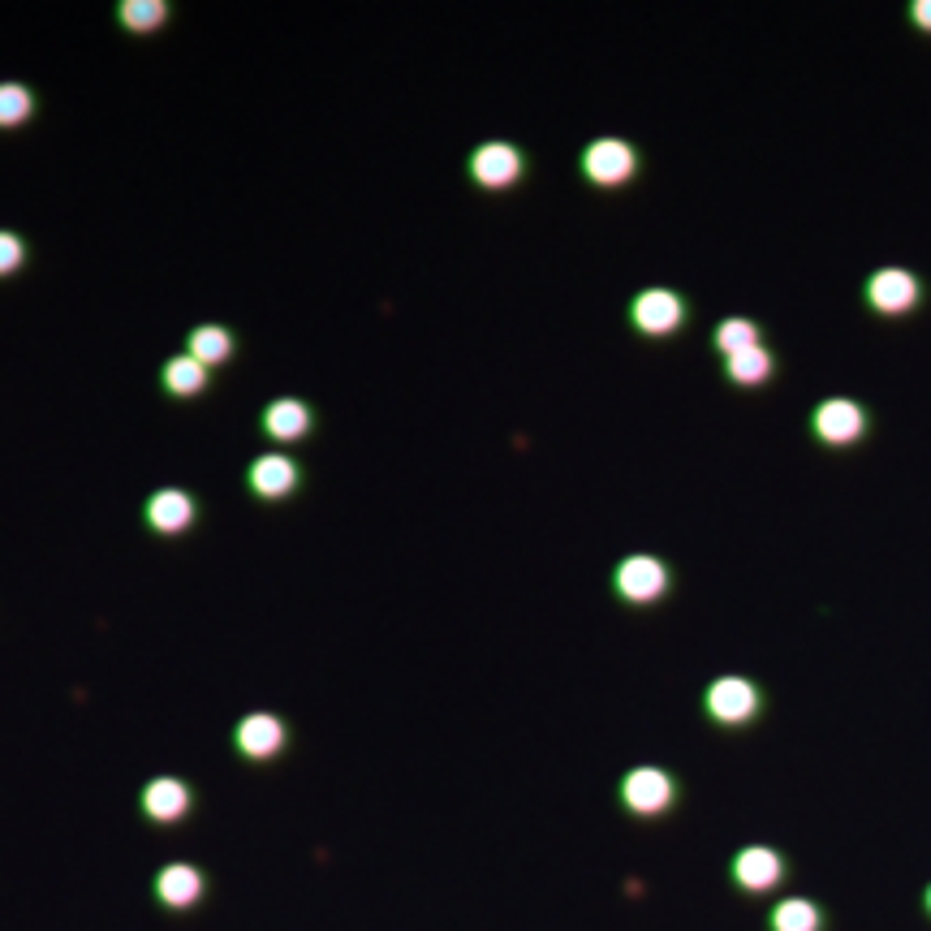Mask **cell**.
<instances>
[{"instance_id": "603a6c76", "label": "cell", "mask_w": 931, "mask_h": 931, "mask_svg": "<svg viewBox=\"0 0 931 931\" xmlns=\"http://www.w3.org/2000/svg\"><path fill=\"white\" fill-rule=\"evenodd\" d=\"M22 259H26L22 238H13V233H0V276L18 272V267H22Z\"/></svg>"}, {"instance_id": "6da1fadb", "label": "cell", "mask_w": 931, "mask_h": 931, "mask_svg": "<svg viewBox=\"0 0 931 931\" xmlns=\"http://www.w3.org/2000/svg\"><path fill=\"white\" fill-rule=\"evenodd\" d=\"M672 798H677V785L665 768H629L621 780V802L634 815H660L672 807Z\"/></svg>"}, {"instance_id": "5b68a950", "label": "cell", "mask_w": 931, "mask_h": 931, "mask_svg": "<svg viewBox=\"0 0 931 931\" xmlns=\"http://www.w3.org/2000/svg\"><path fill=\"white\" fill-rule=\"evenodd\" d=\"M629 319L647 337H669V332L681 328V319H686V303L672 289H643L634 298V307H629Z\"/></svg>"}, {"instance_id": "7c38bea8", "label": "cell", "mask_w": 931, "mask_h": 931, "mask_svg": "<svg viewBox=\"0 0 931 931\" xmlns=\"http://www.w3.org/2000/svg\"><path fill=\"white\" fill-rule=\"evenodd\" d=\"M147 522H152L160 535H177L195 522V496L182 492V488H160L147 501Z\"/></svg>"}, {"instance_id": "d4e9b609", "label": "cell", "mask_w": 931, "mask_h": 931, "mask_svg": "<svg viewBox=\"0 0 931 931\" xmlns=\"http://www.w3.org/2000/svg\"><path fill=\"white\" fill-rule=\"evenodd\" d=\"M923 910H928V914H931V884H928V888H923Z\"/></svg>"}, {"instance_id": "e0dca14e", "label": "cell", "mask_w": 931, "mask_h": 931, "mask_svg": "<svg viewBox=\"0 0 931 931\" xmlns=\"http://www.w3.org/2000/svg\"><path fill=\"white\" fill-rule=\"evenodd\" d=\"M195 362H204V366H216V362H224L229 354H233V337H229V328H220V324H199L195 332H190V350H186Z\"/></svg>"}, {"instance_id": "ba28073f", "label": "cell", "mask_w": 931, "mask_h": 931, "mask_svg": "<svg viewBox=\"0 0 931 931\" xmlns=\"http://www.w3.org/2000/svg\"><path fill=\"white\" fill-rule=\"evenodd\" d=\"M470 177L483 190H505L522 177V152L514 143H483L470 155Z\"/></svg>"}, {"instance_id": "d6986e66", "label": "cell", "mask_w": 931, "mask_h": 931, "mask_svg": "<svg viewBox=\"0 0 931 931\" xmlns=\"http://www.w3.org/2000/svg\"><path fill=\"white\" fill-rule=\"evenodd\" d=\"M712 346L721 350L724 359H737V354H746V350H755V346H759V324H755V319L733 315V319H724L721 328H716Z\"/></svg>"}, {"instance_id": "3957f363", "label": "cell", "mask_w": 931, "mask_h": 931, "mask_svg": "<svg viewBox=\"0 0 931 931\" xmlns=\"http://www.w3.org/2000/svg\"><path fill=\"white\" fill-rule=\"evenodd\" d=\"M703 703H708V716L716 724H746L759 712V690L746 677H721V681L708 686Z\"/></svg>"}, {"instance_id": "30bf717a", "label": "cell", "mask_w": 931, "mask_h": 931, "mask_svg": "<svg viewBox=\"0 0 931 931\" xmlns=\"http://www.w3.org/2000/svg\"><path fill=\"white\" fill-rule=\"evenodd\" d=\"M285 746V724L272 712H251L238 724V751L247 759H272L276 751Z\"/></svg>"}, {"instance_id": "7402d4cb", "label": "cell", "mask_w": 931, "mask_h": 931, "mask_svg": "<svg viewBox=\"0 0 931 931\" xmlns=\"http://www.w3.org/2000/svg\"><path fill=\"white\" fill-rule=\"evenodd\" d=\"M31 108H35L31 87H22V83H0V125H4V130H9V125H22V121L31 117Z\"/></svg>"}, {"instance_id": "ac0fdd59", "label": "cell", "mask_w": 931, "mask_h": 931, "mask_svg": "<svg viewBox=\"0 0 931 931\" xmlns=\"http://www.w3.org/2000/svg\"><path fill=\"white\" fill-rule=\"evenodd\" d=\"M204 384H207V366L195 362L190 354H177V359L164 362V388L173 397H195V393H204Z\"/></svg>"}, {"instance_id": "52a82bcc", "label": "cell", "mask_w": 931, "mask_h": 931, "mask_svg": "<svg viewBox=\"0 0 931 931\" xmlns=\"http://www.w3.org/2000/svg\"><path fill=\"white\" fill-rule=\"evenodd\" d=\"M811 427L824 445H854L863 431H867V410L850 397H832L820 410L811 414Z\"/></svg>"}, {"instance_id": "7a4b0ae2", "label": "cell", "mask_w": 931, "mask_h": 931, "mask_svg": "<svg viewBox=\"0 0 931 931\" xmlns=\"http://www.w3.org/2000/svg\"><path fill=\"white\" fill-rule=\"evenodd\" d=\"M613 582H617L621 600H629V604H651V600H660V595L669 591V569H665L660 557L638 552V557H625V561H621Z\"/></svg>"}, {"instance_id": "44dd1931", "label": "cell", "mask_w": 931, "mask_h": 931, "mask_svg": "<svg viewBox=\"0 0 931 931\" xmlns=\"http://www.w3.org/2000/svg\"><path fill=\"white\" fill-rule=\"evenodd\" d=\"M117 18H121V26H130V31H155V26L168 18V4H164V0H125V4L117 9Z\"/></svg>"}, {"instance_id": "8992f818", "label": "cell", "mask_w": 931, "mask_h": 931, "mask_svg": "<svg viewBox=\"0 0 931 931\" xmlns=\"http://www.w3.org/2000/svg\"><path fill=\"white\" fill-rule=\"evenodd\" d=\"M785 872H789V863L776 854L773 845H746L733 858V884L742 892H768V888H776L785 879Z\"/></svg>"}, {"instance_id": "9c48e42d", "label": "cell", "mask_w": 931, "mask_h": 931, "mask_svg": "<svg viewBox=\"0 0 931 931\" xmlns=\"http://www.w3.org/2000/svg\"><path fill=\"white\" fill-rule=\"evenodd\" d=\"M919 276L906 272V267H879L876 276L867 281V303L884 315H906V310L919 303Z\"/></svg>"}, {"instance_id": "8fae6325", "label": "cell", "mask_w": 931, "mask_h": 931, "mask_svg": "<svg viewBox=\"0 0 931 931\" xmlns=\"http://www.w3.org/2000/svg\"><path fill=\"white\" fill-rule=\"evenodd\" d=\"M155 897H160L164 906H173V910L195 906V901L204 897V872L190 867V863H168V867H160V876H155Z\"/></svg>"}, {"instance_id": "ffe728a7", "label": "cell", "mask_w": 931, "mask_h": 931, "mask_svg": "<svg viewBox=\"0 0 931 931\" xmlns=\"http://www.w3.org/2000/svg\"><path fill=\"white\" fill-rule=\"evenodd\" d=\"M768 375H773V354H768L764 346H755V350L729 359V380H733V384H764Z\"/></svg>"}, {"instance_id": "5bb4252c", "label": "cell", "mask_w": 931, "mask_h": 931, "mask_svg": "<svg viewBox=\"0 0 931 931\" xmlns=\"http://www.w3.org/2000/svg\"><path fill=\"white\" fill-rule=\"evenodd\" d=\"M251 488H255L259 496H267V501L289 496L298 488V466L289 462V458H281V453H263V458L251 462Z\"/></svg>"}, {"instance_id": "cb8c5ba5", "label": "cell", "mask_w": 931, "mask_h": 931, "mask_svg": "<svg viewBox=\"0 0 931 931\" xmlns=\"http://www.w3.org/2000/svg\"><path fill=\"white\" fill-rule=\"evenodd\" d=\"M910 13H914V22H919L923 31H931V0H919V4L910 9Z\"/></svg>"}, {"instance_id": "277c9868", "label": "cell", "mask_w": 931, "mask_h": 931, "mask_svg": "<svg viewBox=\"0 0 931 931\" xmlns=\"http://www.w3.org/2000/svg\"><path fill=\"white\" fill-rule=\"evenodd\" d=\"M638 168V155L625 139H595L587 152H582V173L595 182V186H621L629 182Z\"/></svg>"}, {"instance_id": "4fadbf2b", "label": "cell", "mask_w": 931, "mask_h": 931, "mask_svg": "<svg viewBox=\"0 0 931 931\" xmlns=\"http://www.w3.org/2000/svg\"><path fill=\"white\" fill-rule=\"evenodd\" d=\"M143 811L152 815L155 824H173L190 811V789L177 776H155L152 785L143 789Z\"/></svg>"}, {"instance_id": "2e32d148", "label": "cell", "mask_w": 931, "mask_h": 931, "mask_svg": "<svg viewBox=\"0 0 931 931\" xmlns=\"http://www.w3.org/2000/svg\"><path fill=\"white\" fill-rule=\"evenodd\" d=\"M824 910L811 897H785L773 906V931H824Z\"/></svg>"}, {"instance_id": "9a60e30c", "label": "cell", "mask_w": 931, "mask_h": 931, "mask_svg": "<svg viewBox=\"0 0 931 931\" xmlns=\"http://www.w3.org/2000/svg\"><path fill=\"white\" fill-rule=\"evenodd\" d=\"M263 431L272 440H303L310 431V410L298 402V397H276L267 410H263Z\"/></svg>"}]
</instances>
